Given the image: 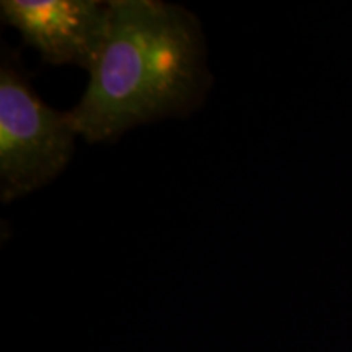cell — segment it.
<instances>
[{"label":"cell","instance_id":"obj_1","mask_svg":"<svg viewBox=\"0 0 352 352\" xmlns=\"http://www.w3.org/2000/svg\"><path fill=\"white\" fill-rule=\"evenodd\" d=\"M108 3L107 41L85 94L69 111L88 142L191 113L210 87L204 33L191 12L160 0Z\"/></svg>","mask_w":352,"mask_h":352},{"label":"cell","instance_id":"obj_2","mask_svg":"<svg viewBox=\"0 0 352 352\" xmlns=\"http://www.w3.org/2000/svg\"><path fill=\"white\" fill-rule=\"evenodd\" d=\"M78 138L69 111L47 107L19 64L0 69V196L12 202L67 166Z\"/></svg>","mask_w":352,"mask_h":352},{"label":"cell","instance_id":"obj_3","mask_svg":"<svg viewBox=\"0 0 352 352\" xmlns=\"http://www.w3.org/2000/svg\"><path fill=\"white\" fill-rule=\"evenodd\" d=\"M0 13L47 64H72L90 72L108 36V2L3 0Z\"/></svg>","mask_w":352,"mask_h":352}]
</instances>
